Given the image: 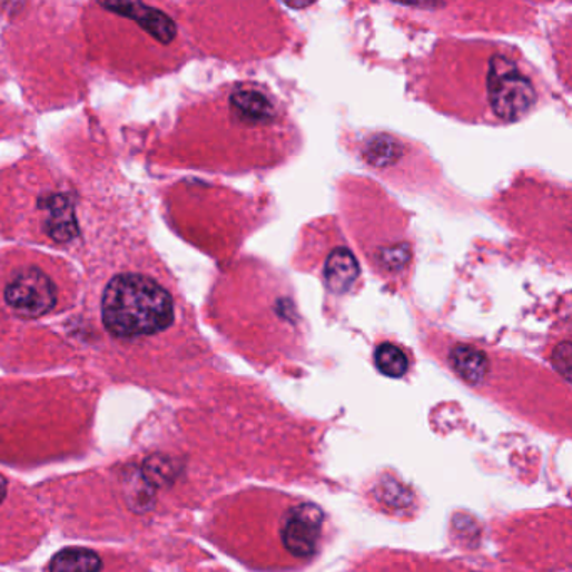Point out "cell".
<instances>
[{
    "label": "cell",
    "instance_id": "6da1fadb",
    "mask_svg": "<svg viewBox=\"0 0 572 572\" xmlns=\"http://www.w3.org/2000/svg\"><path fill=\"white\" fill-rule=\"evenodd\" d=\"M102 323L118 337L150 336L174 323V299L167 289L141 274H121L102 294Z\"/></svg>",
    "mask_w": 572,
    "mask_h": 572
},
{
    "label": "cell",
    "instance_id": "7a4b0ae2",
    "mask_svg": "<svg viewBox=\"0 0 572 572\" xmlns=\"http://www.w3.org/2000/svg\"><path fill=\"white\" fill-rule=\"evenodd\" d=\"M6 300L22 317L45 316L58 303V289L42 270L31 267L12 277L6 287Z\"/></svg>",
    "mask_w": 572,
    "mask_h": 572
},
{
    "label": "cell",
    "instance_id": "3957f363",
    "mask_svg": "<svg viewBox=\"0 0 572 572\" xmlns=\"http://www.w3.org/2000/svg\"><path fill=\"white\" fill-rule=\"evenodd\" d=\"M323 521V511L314 504H300L290 511L283 529V544L294 558H310L316 552Z\"/></svg>",
    "mask_w": 572,
    "mask_h": 572
},
{
    "label": "cell",
    "instance_id": "277c9868",
    "mask_svg": "<svg viewBox=\"0 0 572 572\" xmlns=\"http://www.w3.org/2000/svg\"><path fill=\"white\" fill-rule=\"evenodd\" d=\"M102 8L125 16V18L134 19L145 31L150 32L154 38L165 42V45L174 41L175 34H177L174 21L168 16H165L164 12L148 8V6L131 4L130 2V4H102Z\"/></svg>",
    "mask_w": 572,
    "mask_h": 572
},
{
    "label": "cell",
    "instance_id": "5b68a950",
    "mask_svg": "<svg viewBox=\"0 0 572 572\" xmlns=\"http://www.w3.org/2000/svg\"><path fill=\"white\" fill-rule=\"evenodd\" d=\"M358 276V263L345 247H336L324 264V280L334 294L346 293Z\"/></svg>",
    "mask_w": 572,
    "mask_h": 572
},
{
    "label": "cell",
    "instance_id": "8992f818",
    "mask_svg": "<svg viewBox=\"0 0 572 572\" xmlns=\"http://www.w3.org/2000/svg\"><path fill=\"white\" fill-rule=\"evenodd\" d=\"M46 207L49 208V218L46 220V230L49 236L59 243L71 240L78 234L75 214L68 198L52 197Z\"/></svg>",
    "mask_w": 572,
    "mask_h": 572
},
{
    "label": "cell",
    "instance_id": "52a82bcc",
    "mask_svg": "<svg viewBox=\"0 0 572 572\" xmlns=\"http://www.w3.org/2000/svg\"><path fill=\"white\" fill-rule=\"evenodd\" d=\"M99 569H101V558L96 552L71 548L55 555L49 572H98Z\"/></svg>",
    "mask_w": 572,
    "mask_h": 572
},
{
    "label": "cell",
    "instance_id": "ba28073f",
    "mask_svg": "<svg viewBox=\"0 0 572 572\" xmlns=\"http://www.w3.org/2000/svg\"><path fill=\"white\" fill-rule=\"evenodd\" d=\"M450 359L455 372L471 385H477L487 375V359L477 349L461 346L452 353Z\"/></svg>",
    "mask_w": 572,
    "mask_h": 572
},
{
    "label": "cell",
    "instance_id": "9c48e42d",
    "mask_svg": "<svg viewBox=\"0 0 572 572\" xmlns=\"http://www.w3.org/2000/svg\"><path fill=\"white\" fill-rule=\"evenodd\" d=\"M375 365L383 375L389 376V378H402L410 368L408 358L403 349L392 343H385L376 349Z\"/></svg>",
    "mask_w": 572,
    "mask_h": 572
},
{
    "label": "cell",
    "instance_id": "30bf717a",
    "mask_svg": "<svg viewBox=\"0 0 572 572\" xmlns=\"http://www.w3.org/2000/svg\"><path fill=\"white\" fill-rule=\"evenodd\" d=\"M144 479L150 487H160L174 479V464L165 456H151L145 462Z\"/></svg>",
    "mask_w": 572,
    "mask_h": 572
},
{
    "label": "cell",
    "instance_id": "8fae6325",
    "mask_svg": "<svg viewBox=\"0 0 572 572\" xmlns=\"http://www.w3.org/2000/svg\"><path fill=\"white\" fill-rule=\"evenodd\" d=\"M554 363L559 372L564 375V378L569 379V373H571V346H569V343H564V345L559 348Z\"/></svg>",
    "mask_w": 572,
    "mask_h": 572
},
{
    "label": "cell",
    "instance_id": "7c38bea8",
    "mask_svg": "<svg viewBox=\"0 0 572 572\" xmlns=\"http://www.w3.org/2000/svg\"><path fill=\"white\" fill-rule=\"evenodd\" d=\"M6 494H8V481L4 475H0V504L4 501Z\"/></svg>",
    "mask_w": 572,
    "mask_h": 572
}]
</instances>
